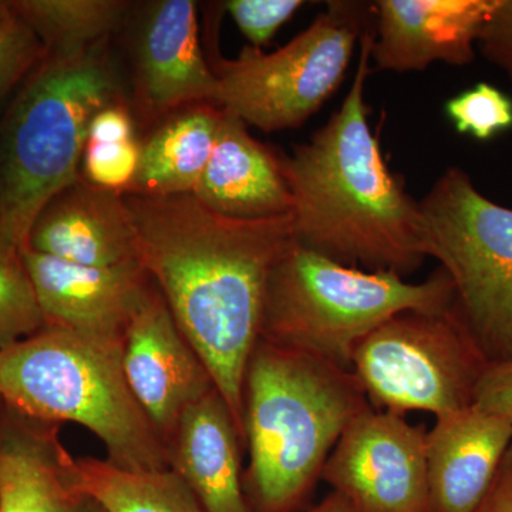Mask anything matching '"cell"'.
<instances>
[{
  "instance_id": "1",
  "label": "cell",
  "mask_w": 512,
  "mask_h": 512,
  "mask_svg": "<svg viewBox=\"0 0 512 512\" xmlns=\"http://www.w3.org/2000/svg\"><path fill=\"white\" fill-rule=\"evenodd\" d=\"M138 259L210 370L242 443L244 380L272 269L296 244L292 217L234 220L194 194H124Z\"/></svg>"
},
{
  "instance_id": "2",
  "label": "cell",
  "mask_w": 512,
  "mask_h": 512,
  "mask_svg": "<svg viewBox=\"0 0 512 512\" xmlns=\"http://www.w3.org/2000/svg\"><path fill=\"white\" fill-rule=\"evenodd\" d=\"M373 40L375 25L360 40L355 79L339 110L285 158L293 237L339 264L407 278L426 261L419 201L387 167L369 124Z\"/></svg>"
},
{
  "instance_id": "3",
  "label": "cell",
  "mask_w": 512,
  "mask_h": 512,
  "mask_svg": "<svg viewBox=\"0 0 512 512\" xmlns=\"http://www.w3.org/2000/svg\"><path fill=\"white\" fill-rule=\"evenodd\" d=\"M372 409L352 370L259 339L244 380L249 512H302L333 448Z\"/></svg>"
},
{
  "instance_id": "4",
  "label": "cell",
  "mask_w": 512,
  "mask_h": 512,
  "mask_svg": "<svg viewBox=\"0 0 512 512\" xmlns=\"http://www.w3.org/2000/svg\"><path fill=\"white\" fill-rule=\"evenodd\" d=\"M116 97L99 46L76 55L45 52L28 74L0 124V251L28 249L37 215L80 177L93 117Z\"/></svg>"
},
{
  "instance_id": "5",
  "label": "cell",
  "mask_w": 512,
  "mask_h": 512,
  "mask_svg": "<svg viewBox=\"0 0 512 512\" xmlns=\"http://www.w3.org/2000/svg\"><path fill=\"white\" fill-rule=\"evenodd\" d=\"M124 338L43 326L0 350V399L49 423H74L130 471L167 470V450L128 386Z\"/></svg>"
},
{
  "instance_id": "6",
  "label": "cell",
  "mask_w": 512,
  "mask_h": 512,
  "mask_svg": "<svg viewBox=\"0 0 512 512\" xmlns=\"http://www.w3.org/2000/svg\"><path fill=\"white\" fill-rule=\"evenodd\" d=\"M454 286L443 268L413 284L390 271H365L293 245L272 269L261 340L352 370L353 350L400 312H443Z\"/></svg>"
},
{
  "instance_id": "7",
  "label": "cell",
  "mask_w": 512,
  "mask_h": 512,
  "mask_svg": "<svg viewBox=\"0 0 512 512\" xmlns=\"http://www.w3.org/2000/svg\"><path fill=\"white\" fill-rule=\"evenodd\" d=\"M419 235L426 258L450 276L454 308L488 365L512 360V208L448 167L419 201Z\"/></svg>"
},
{
  "instance_id": "8",
  "label": "cell",
  "mask_w": 512,
  "mask_h": 512,
  "mask_svg": "<svg viewBox=\"0 0 512 512\" xmlns=\"http://www.w3.org/2000/svg\"><path fill=\"white\" fill-rule=\"evenodd\" d=\"M373 25L375 2H329L282 49L249 46L237 59H218L212 106L265 133L301 127L338 92L356 45Z\"/></svg>"
},
{
  "instance_id": "9",
  "label": "cell",
  "mask_w": 512,
  "mask_h": 512,
  "mask_svg": "<svg viewBox=\"0 0 512 512\" xmlns=\"http://www.w3.org/2000/svg\"><path fill=\"white\" fill-rule=\"evenodd\" d=\"M488 362L454 308L397 313L353 350L373 409L441 417L473 406Z\"/></svg>"
},
{
  "instance_id": "10",
  "label": "cell",
  "mask_w": 512,
  "mask_h": 512,
  "mask_svg": "<svg viewBox=\"0 0 512 512\" xmlns=\"http://www.w3.org/2000/svg\"><path fill=\"white\" fill-rule=\"evenodd\" d=\"M426 436L423 426L372 407L342 434L322 480L355 512H431Z\"/></svg>"
},
{
  "instance_id": "11",
  "label": "cell",
  "mask_w": 512,
  "mask_h": 512,
  "mask_svg": "<svg viewBox=\"0 0 512 512\" xmlns=\"http://www.w3.org/2000/svg\"><path fill=\"white\" fill-rule=\"evenodd\" d=\"M123 366L131 392L165 447L184 413L215 390L210 370L178 328L153 281L128 320Z\"/></svg>"
},
{
  "instance_id": "12",
  "label": "cell",
  "mask_w": 512,
  "mask_h": 512,
  "mask_svg": "<svg viewBox=\"0 0 512 512\" xmlns=\"http://www.w3.org/2000/svg\"><path fill=\"white\" fill-rule=\"evenodd\" d=\"M494 0H377L373 70L421 72L433 63L467 66Z\"/></svg>"
},
{
  "instance_id": "13",
  "label": "cell",
  "mask_w": 512,
  "mask_h": 512,
  "mask_svg": "<svg viewBox=\"0 0 512 512\" xmlns=\"http://www.w3.org/2000/svg\"><path fill=\"white\" fill-rule=\"evenodd\" d=\"M23 262L45 326L109 338H124L134 306L151 282L141 264L94 268L29 248Z\"/></svg>"
},
{
  "instance_id": "14",
  "label": "cell",
  "mask_w": 512,
  "mask_h": 512,
  "mask_svg": "<svg viewBox=\"0 0 512 512\" xmlns=\"http://www.w3.org/2000/svg\"><path fill=\"white\" fill-rule=\"evenodd\" d=\"M28 248L94 268L140 264L136 231L124 194L104 190L83 177L40 211Z\"/></svg>"
},
{
  "instance_id": "15",
  "label": "cell",
  "mask_w": 512,
  "mask_h": 512,
  "mask_svg": "<svg viewBox=\"0 0 512 512\" xmlns=\"http://www.w3.org/2000/svg\"><path fill=\"white\" fill-rule=\"evenodd\" d=\"M511 444L510 420L476 404L437 417L426 436L430 511H476Z\"/></svg>"
},
{
  "instance_id": "16",
  "label": "cell",
  "mask_w": 512,
  "mask_h": 512,
  "mask_svg": "<svg viewBox=\"0 0 512 512\" xmlns=\"http://www.w3.org/2000/svg\"><path fill=\"white\" fill-rule=\"evenodd\" d=\"M62 424L0 413V512H103L70 477Z\"/></svg>"
},
{
  "instance_id": "17",
  "label": "cell",
  "mask_w": 512,
  "mask_h": 512,
  "mask_svg": "<svg viewBox=\"0 0 512 512\" xmlns=\"http://www.w3.org/2000/svg\"><path fill=\"white\" fill-rule=\"evenodd\" d=\"M285 158L252 137L244 121L221 110L210 161L194 195L205 207L234 220L291 215Z\"/></svg>"
},
{
  "instance_id": "18",
  "label": "cell",
  "mask_w": 512,
  "mask_h": 512,
  "mask_svg": "<svg viewBox=\"0 0 512 512\" xmlns=\"http://www.w3.org/2000/svg\"><path fill=\"white\" fill-rule=\"evenodd\" d=\"M138 73L141 96L151 113L212 104L217 76L201 49L197 3H156L141 33Z\"/></svg>"
},
{
  "instance_id": "19",
  "label": "cell",
  "mask_w": 512,
  "mask_h": 512,
  "mask_svg": "<svg viewBox=\"0 0 512 512\" xmlns=\"http://www.w3.org/2000/svg\"><path fill=\"white\" fill-rule=\"evenodd\" d=\"M218 390L191 406L168 441V468L190 488L205 512H249L244 493V450Z\"/></svg>"
},
{
  "instance_id": "20",
  "label": "cell",
  "mask_w": 512,
  "mask_h": 512,
  "mask_svg": "<svg viewBox=\"0 0 512 512\" xmlns=\"http://www.w3.org/2000/svg\"><path fill=\"white\" fill-rule=\"evenodd\" d=\"M220 117L218 107L197 104L161 124L141 146L136 178L128 194H194L210 161Z\"/></svg>"
},
{
  "instance_id": "21",
  "label": "cell",
  "mask_w": 512,
  "mask_h": 512,
  "mask_svg": "<svg viewBox=\"0 0 512 512\" xmlns=\"http://www.w3.org/2000/svg\"><path fill=\"white\" fill-rule=\"evenodd\" d=\"M74 485L103 512H205L174 471H130L107 460L73 457Z\"/></svg>"
},
{
  "instance_id": "22",
  "label": "cell",
  "mask_w": 512,
  "mask_h": 512,
  "mask_svg": "<svg viewBox=\"0 0 512 512\" xmlns=\"http://www.w3.org/2000/svg\"><path fill=\"white\" fill-rule=\"evenodd\" d=\"M10 5L50 55H76L99 46L127 8L117 0H10Z\"/></svg>"
},
{
  "instance_id": "23",
  "label": "cell",
  "mask_w": 512,
  "mask_h": 512,
  "mask_svg": "<svg viewBox=\"0 0 512 512\" xmlns=\"http://www.w3.org/2000/svg\"><path fill=\"white\" fill-rule=\"evenodd\" d=\"M45 326L23 254L0 251V350Z\"/></svg>"
},
{
  "instance_id": "24",
  "label": "cell",
  "mask_w": 512,
  "mask_h": 512,
  "mask_svg": "<svg viewBox=\"0 0 512 512\" xmlns=\"http://www.w3.org/2000/svg\"><path fill=\"white\" fill-rule=\"evenodd\" d=\"M446 114L458 133L493 140L512 128V99L494 84L480 82L448 100Z\"/></svg>"
},
{
  "instance_id": "25",
  "label": "cell",
  "mask_w": 512,
  "mask_h": 512,
  "mask_svg": "<svg viewBox=\"0 0 512 512\" xmlns=\"http://www.w3.org/2000/svg\"><path fill=\"white\" fill-rule=\"evenodd\" d=\"M141 146L136 138L121 143H89L84 148V180L104 190L126 194L136 178Z\"/></svg>"
},
{
  "instance_id": "26",
  "label": "cell",
  "mask_w": 512,
  "mask_h": 512,
  "mask_svg": "<svg viewBox=\"0 0 512 512\" xmlns=\"http://www.w3.org/2000/svg\"><path fill=\"white\" fill-rule=\"evenodd\" d=\"M45 56V47L13 12L0 20V97L30 74Z\"/></svg>"
},
{
  "instance_id": "27",
  "label": "cell",
  "mask_w": 512,
  "mask_h": 512,
  "mask_svg": "<svg viewBox=\"0 0 512 512\" xmlns=\"http://www.w3.org/2000/svg\"><path fill=\"white\" fill-rule=\"evenodd\" d=\"M303 6V0H229L225 3L238 29L255 49L265 46Z\"/></svg>"
},
{
  "instance_id": "28",
  "label": "cell",
  "mask_w": 512,
  "mask_h": 512,
  "mask_svg": "<svg viewBox=\"0 0 512 512\" xmlns=\"http://www.w3.org/2000/svg\"><path fill=\"white\" fill-rule=\"evenodd\" d=\"M477 45L484 59L512 82V0H494Z\"/></svg>"
},
{
  "instance_id": "29",
  "label": "cell",
  "mask_w": 512,
  "mask_h": 512,
  "mask_svg": "<svg viewBox=\"0 0 512 512\" xmlns=\"http://www.w3.org/2000/svg\"><path fill=\"white\" fill-rule=\"evenodd\" d=\"M474 404L512 424V360L488 365L478 383Z\"/></svg>"
},
{
  "instance_id": "30",
  "label": "cell",
  "mask_w": 512,
  "mask_h": 512,
  "mask_svg": "<svg viewBox=\"0 0 512 512\" xmlns=\"http://www.w3.org/2000/svg\"><path fill=\"white\" fill-rule=\"evenodd\" d=\"M134 140V126L130 113L119 101L100 110L89 127V143H121Z\"/></svg>"
},
{
  "instance_id": "31",
  "label": "cell",
  "mask_w": 512,
  "mask_h": 512,
  "mask_svg": "<svg viewBox=\"0 0 512 512\" xmlns=\"http://www.w3.org/2000/svg\"><path fill=\"white\" fill-rule=\"evenodd\" d=\"M474 512H512V444L505 454L494 484Z\"/></svg>"
},
{
  "instance_id": "32",
  "label": "cell",
  "mask_w": 512,
  "mask_h": 512,
  "mask_svg": "<svg viewBox=\"0 0 512 512\" xmlns=\"http://www.w3.org/2000/svg\"><path fill=\"white\" fill-rule=\"evenodd\" d=\"M302 512H355L353 508L346 503L345 498L340 497L338 493L332 491V493L326 495L319 504L315 507L306 508Z\"/></svg>"
},
{
  "instance_id": "33",
  "label": "cell",
  "mask_w": 512,
  "mask_h": 512,
  "mask_svg": "<svg viewBox=\"0 0 512 512\" xmlns=\"http://www.w3.org/2000/svg\"><path fill=\"white\" fill-rule=\"evenodd\" d=\"M12 15L13 9L10 2H3V0H0V20L9 18V16Z\"/></svg>"
},
{
  "instance_id": "34",
  "label": "cell",
  "mask_w": 512,
  "mask_h": 512,
  "mask_svg": "<svg viewBox=\"0 0 512 512\" xmlns=\"http://www.w3.org/2000/svg\"><path fill=\"white\" fill-rule=\"evenodd\" d=\"M3 406H5V403H3V400L0 399V413H2Z\"/></svg>"
}]
</instances>
